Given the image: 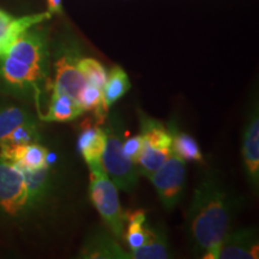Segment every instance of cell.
<instances>
[{"label": "cell", "instance_id": "obj_22", "mask_svg": "<svg viewBox=\"0 0 259 259\" xmlns=\"http://www.w3.org/2000/svg\"><path fill=\"white\" fill-rule=\"evenodd\" d=\"M131 89V82L126 73V71L121 66H113L107 72V80L103 87V102L108 109L114 105Z\"/></svg>", "mask_w": 259, "mask_h": 259}, {"label": "cell", "instance_id": "obj_26", "mask_svg": "<svg viewBox=\"0 0 259 259\" xmlns=\"http://www.w3.org/2000/svg\"><path fill=\"white\" fill-rule=\"evenodd\" d=\"M142 149H143V138L141 135L132 136L127 139H124L122 142V150L125 155L131 158L135 163L142 153Z\"/></svg>", "mask_w": 259, "mask_h": 259}, {"label": "cell", "instance_id": "obj_21", "mask_svg": "<svg viewBox=\"0 0 259 259\" xmlns=\"http://www.w3.org/2000/svg\"><path fill=\"white\" fill-rule=\"evenodd\" d=\"M124 239L130 250L141 247L147 241L150 226L147 223V212L143 209H136L125 212Z\"/></svg>", "mask_w": 259, "mask_h": 259}, {"label": "cell", "instance_id": "obj_7", "mask_svg": "<svg viewBox=\"0 0 259 259\" xmlns=\"http://www.w3.org/2000/svg\"><path fill=\"white\" fill-rule=\"evenodd\" d=\"M148 179L153 183L163 209L173 211L185 194L186 162L171 153L169 158Z\"/></svg>", "mask_w": 259, "mask_h": 259}, {"label": "cell", "instance_id": "obj_10", "mask_svg": "<svg viewBox=\"0 0 259 259\" xmlns=\"http://www.w3.org/2000/svg\"><path fill=\"white\" fill-rule=\"evenodd\" d=\"M78 258L83 259H131L120 241L107 227L97 226L88 233L80 247Z\"/></svg>", "mask_w": 259, "mask_h": 259}, {"label": "cell", "instance_id": "obj_15", "mask_svg": "<svg viewBox=\"0 0 259 259\" xmlns=\"http://www.w3.org/2000/svg\"><path fill=\"white\" fill-rule=\"evenodd\" d=\"M83 113L84 109L78 101L66 94L52 92L46 113H42L38 119L42 121L67 122L76 120Z\"/></svg>", "mask_w": 259, "mask_h": 259}, {"label": "cell", "instance_id": "obj_13", "mask_svg": "<svg viewBox=\"0 0 259 259\" xmlns=\"http://www.w3.org/2000/svg\"><path fill=\"white\" fill-rule=\"evenodd\" d=\"M0 157L14 162L22 169L36 170L50 166L48 149L41 143H29L0 148Z\"/></svg>", "mask_w": 259, "mask_h": 259}, {"label": "cell", "instance_id": "obj_20", "mask_svg": "<svg viewBox=\"0 0 259 259\" xmlns=\"http://www.w3.org/2000/svg\"><path fill=\"white\" fill-rule=\"evenodd\" d=\"M51 18L52 15L48 11L41 12V14L22 16V17H14L3 34V36L0 37V57L4 56L16 38L21 36L24 31L35 27V25L44 23Z\"/></svg>", "mask_w": 259, "mask_h": 259}, {"label": "cell", "instance_id": "obj_14", "mask_svg": "<svg viewBox=\"0 0 259 259\" xmlns=\"http://www.w3.org/2000/svg\"><path fill=\"white\" fill-rule=\"evenodd\" d=\"M34 122H40V119L27 107L14 102L0 101V147L16 128Z\"/></svg>", "mask_w": 259, "mask_h": 259}, {"label": "cell", "instance_id": "obj_23", "mask_svg": "<svg viewBox=\"0 0 259 259\" xmlns=\"http://www.w3.org/2000/svg\"><path fill=\"white\" fill-rule=\"evenodd\" d=\"M171 154L170 149H155L150 148L143 143V149L136 161L138 173L141 177L148 178L155 173L162 164L169 158Z\"/></svg>", "mask_w": 259, "mask_h": 259}, {"label": "cell", "instance_id": "obj_9", "mask_svg": "<svg viewBox=\"0 0 259 259\" xmlns=\"http://www.w3.org/2000/svg\"><path fill=\"white\" fill-rule=\"evenodd\" d=\"M38 25L28 29L21 36L16 38L5 54L50 74L51 50L48 32L46 28Z\"/></svg>", "mask_w": 259, "mask_h": 259}, {"label": "cell", "instance_id": "obj_8", "mask_svg": "<svg viewBox=\"0 0 259 259\" xmlns=\"http://www.w3.org/2000/svg\"><path fill=\"white\" fill-rule=\"evenodd\" d=\"M242 167L247 184L252 192L259 191V103L257 93L248 102L242 126L241 138Z\"/></svg>", "mask_w": 259, "mask_h": 259}, {"label": "cell", "instance_id": "obj_28", "mask_svg": "<svg viewBox=\"0 0 259 259\" xmlns=\"http://www.w3.org/2000/svg\"><path fill=\"white\" fill-rule=\"evenodd\" d=\"M47 11L53 15H63V2L61 0H47Z\"/></svg>", "mask_w": 259, "mask_h": 259}, {"label": "cell", "instance_id": "obj_3", "mask_svg": "<svg viewBox=\"0 0 259 259\" xmlns=\"http://www.w3.org/2000/svg\"><path fill=\"white\" fill-rule=\"evenodd\" d=\"M50 74L9 56L0 57V85L12 96L29 99L34 102L37 116L42 114L44 97L51 85Z\"/></svg>", "mask_w": 259, "mask_h": 259}, {"label": "cell", "instance_id": "obj_1", "mask_svg": "<svg viewBox=\"0 0 259 259\" xmlns=\"http://www.w3.org/2000/svg\"><path fill=\"white\" fill-rule=\"evenodd\" d=\"M241 208L238 196L216 168H205L193 190L186 232L197 257L215 259L219 244Z\"/></svg>", "mask_w": 259, "mask_h": 259}, {"label": "cell", "instance_id": "obj_19", "mask_svg": "<svg viewBox=\"0 0 259 259\" xmlns=\"http://www.w3.org/2000/svg\"><path fill=\"white\" fill-rule=\"evenodd\" d=\"M139 126L143 143L155 149H170V135L160 120L138 109Z\"/></svg>", "mask_w": 259, "mask_h": 259}, {"label": "cell", "instance_id": "obj_24", "mask_svg": "<svg viewBox=\"0 0 259 259\" xmlns=\"http://www.w3.org/2000/svg\"><path fill=\"white\" fill-rule=\"evenodd\" d=\"M78 69L87 84L103 89L107 80V70L99 60L90 57H83L78 63Z\"/></svg>", "mask_w": 259, "mask_h": 259}, {"label": "cell", "instance_id": "obj_17", "mask_svg": "<svg viewBox=\"0 0 259 259\" xmlns=\"http://www.w3.org/2000/svg\"><path fill=\"white\" fill-rule=\"evenodd\" d=\"M171 257L167 232L161 226H150L147 241L141 247L130 250L131 259H166Z\"/></svg>", "mask_w": 259, "mask_h": 259}, {"label": "cell", "instance_id": "obj_18", "mask_svg": "<svg viewBox=\"0 0 259 259\" xmlns=\"http://www.w3.org/2000/svg\"><path fill=\"white\" fill-rule=\"evenodd\" d=\"M77 148L87 166L101 161L106 148V132L102 126H89L79 134Z\"/></svg>", "mask_w": 259, "mask_h": 259}, {"label": "cell", "instance_id": "obj_27", "mask_svg": "<svg viewBox=\"0 0 259 259\" xmlns=\"http://www.w3.org/2000/svg\"><path fill=\"white\" fill-rule=\"evenodd\" d=\"M12 19H14V16L9 14L5 10L0 9V37L3 36V34L5 32L6 28H8V25L10 24V22H11Z\"/></svg>", "mask_w": 259, "mask_h": 259}, {"label": "cell", "instance_id": "obj_6", "mask_svg": "<svg viewBox=\"0 0 259 259\" xmlns=\"http://www.w3.org/2000/svg\"><path fill=\"white\" fill-rule=\"evenodd\" d=\"M82 51L74 42H61L53 54L54 79L51 92L66 94L78 101L80 93L87 85L85 79L78 69Z\"/></svg>", "mask_w": 259, "mask_h": 259}, {"label": "cell", "instance_id": "obj_25", "mask_svg": "<svg viewBox=\"0 0 259 259\" xmlns=\"http://www.w3.org/2000/svg\"><path fill=\"white\" fill-rule=\"evenodd\" d=\"M42 136L40 132V122L19 126L12 134H10L2 147H12L29 143H41ZM0 147V148H2Z\"/></svg>", "mask_w": 259, "mask_h": 259}, {"label": "cell", "instance_id": "obj_5", "mask_svg": "<svg viewBox=\"0 0 259 259\" xmlns=\"http://www.w3.org/2000/svg\"><path fill=\"white\" fill-rule=\"evenodd\" d=\"M31 212L23 171L0 157V221H18Z\"/></svg>", "mask_w": 259, "mask_h": 259}, {"label": "cell", "instance_id": "obj_16", "mask_svg": "<svg viewBox=\"0 0 259 259\" xmlns=\"http://www.w3.org/2000/svg\"><path fill=\"white\" fill-rule=\"evenodd\" d=\"M170 135V150L185 162L193 161L204 163V156L198 143L192 136L184 131L176 119H170L167 125Z\"/></svg>", "mask_w": 259, "mask_h": 259}, {"label": "cell", "instance_id": "obj_12", "mask_svg": "<svg viewBox=\"0 0 259 259\" xmlns=\"http://www.w3.org/2000/svg\"><path fill=\"white\" fill-rule=\"evenodd\" d=\"M22 169V168H21ZM27 185L29 202L34 211L41 209L50 202L54 193L56 179L51 167H44L36 170L22 169Z\"/></svg>", "mask_w": 259, "mask_h": 259}, {"label": "cell", "instance_id": "obj_4", "mask_svg": "<svg viewBox=\"0 0 259 259\" xmlns=\"http://www.w3.org/2000/svg\"><path fill=\"white\" fill-rule=\"evenodd\" d=\"M90 170L89 196L107 228L119 241L125 234V212L119 202L118 189L103 169L101 161L88 166Z\"/></svg>", "mask_w": 259, "mask_h": 259}, {"label": "cell", "instance_id": "obj_2", "mask_svg": "<svg viewBox=\"0 0 259 259\" xmlns=\"http://www.w3.org/2000/svg\"><path fill=\"white\" fill-rule=\"evenodd\" d=\"M102 126L106 132V148L101 157V163L105 171L116 189L126 193H132L137 189L139 173L137 166L122 150L125 122L121 114L109 109Z\"/></svg>", "mask_w": 259, "mask_h": 259}, {"label": "cell", "instance_id": "obj_11", "mask_svg": "<svg viewBox=\"0 0 259 259\" xmlns=\"http://www.w3.org/2000/svg\"><path fill=\"white\" fill-rule=\"evenodd\" d=\"M258 254V231L248 227L227 233L219 244L215 259H257Z\"/></svg>", "mask_w": 259, "mask_h": 259}]
</instances>
